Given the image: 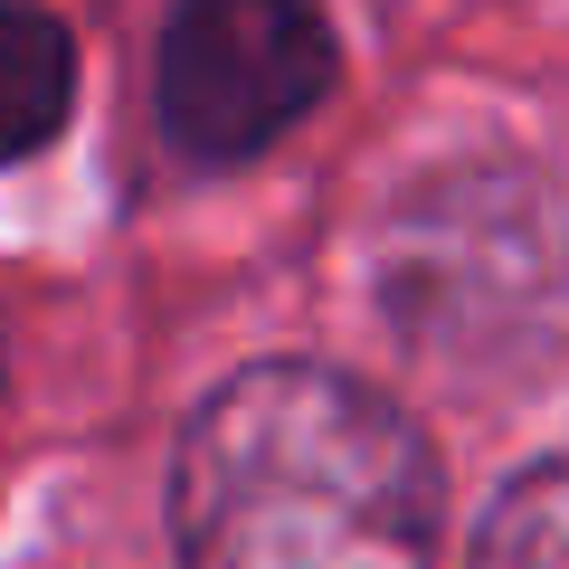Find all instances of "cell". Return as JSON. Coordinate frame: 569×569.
Returning <instances> with one entry per match:
<instances>
[{
    "label": "cell",
    "instance_id": "obj_1",
    "mask_svg": "<svg viewBox=\"0 0 569 569\" xmlns=\"http://www.w3.org/2000/svg\"><path fill=\"white\" fill-rule=\"evenodd\" d=\"M171 531L190 569H427L437 456L351 370L257 361L190 418Z\"/></svg>",
    "mask_w": 569,
    "mask_h": 569
},
{
    "label": "cell",
    "instance_id": "obj_2",
    "mask_svg": "<svg viewBox=\"0 0 569 569\" xmlns=\"http://www.w3.org/2000/svg\"><path fill=\"white\" fill-rule=\"evenodd\" d=\"M332 96V20L313 0H181L162 29V123L200 162H247Z\"/></svg>",
    "mask_w": 569,
    "mask_h": 569
},
{
    "label": "cell",
    "instance_id": "obj_3",
    "mask_svg": "<svg viewBox=\"0 0 569 569\" xmlns=\"http://www.w3.org/2000/svg\"><path fill=\"white\" fill-rule=\"evenodd\" d=\"M77 104V48L48 10L0 0V162H29Z\"/></svg>",
    "mask_w": 569,
    "mask_h": 569
},
{
    "label": "cell",
    "instance_id": "obj_4",
    "mask_svg": "<svg viewBox=\"0 0 569 569\" xmlns=\"http://www.w3.org/2000/svg\"><path fill=\"white\" fill-rule=\"evenodd\" d=\"M475 569H569V456L503 485V503L475 531Z\"/></svg>",
    "mask_w": 569,
    "mask_h": 569
}]
</instances>
